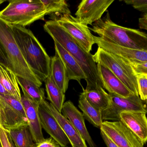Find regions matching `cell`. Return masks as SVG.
I'll list each match as a JSON object with an SVG mask.
<instances>
[{
    "instance_id": "obj_1",
    "label": "cell",
    "mask_w": 147,
    "mask_h": 147,
    "mask_svg": "<svg viewBox=\"0 0 147 147\" xmlns=\"http://www.w3.org/2000/svg\"><path fill=\"white\" fill-rule=\"evenodd\" d=\"M44 28L53 41L61 45L78 63L86 77L85 90L103 88L98 76L97 64L91 53L86 51L56 21L50 20L46 22Z\"/></svg>"
},
{
    "instance_id": "obj_2",
    "label": "cell",
    "mask_w": 147,
    "mask_h": 147,
    "mask_svg": "<svg viewBox=\"0 0 147 147\" xmlns=\"http://www.w3.org/2000/svg\"><path fill=\"white\" fill-rule=\"evenodd\" d=\"M14 37L22 54L34 74L45 82L50 73L51 58L31 30L12 26Z\"/></svg>"
},
{
    "instance_id": "obj_3",
    "label": "cell",
    "mask_w": 147,
    "mask_h": 147,
    "mask_svg": "<svg viewBox=\"0 0 147 147\" xmlns=\"http://www.w3.org/2000/svg\"><path fill=\"white\" fill-rule=\"evenodd\" d=\"M90 29L108 42L127 48L147 51L146 33L117 25L111 20L109 13Z\"/></svg>"
},
{
    "instance_id": "obj_4",
    "label": "cell",
    "mask_w": 147,
    "mask_h": 147,
    "mask_svg": "<svg viewBox=\"0 0 147 147\" xmlns=\"http://www.w3.org/2000/svg\"><path fill=\"white\" fill-rule=\"evenodd\" d=\"M0 46L7 56L9 68L17 77L26 79L39 87L41 82L24 59L14 37L12 26L0 17Z\"/></svg>"
},
{
    "instance_id": "obj_5",
    "label": "cell",
    "mask_w": 147,
    "mask_h": 147,
    "mask_svg": "<svg viewBox=\"0 0 147 147\" xmlns=\"http://www.w3.org/2000/svg\"><path fill=\"white\" fill-rule=\"evenodd\" d=\"M46 11L40 0H12L0 11V17L11 26L26 27L45 20Z\"/></svg>"
},
{
    "instance_id": "obj_6",
    "label": "cell",
    "mask_w": 147,
    "mask_h": 147,
    "mask_svg": "<svg viewBox=\"0 0 147 147\" xmlns=\"http://www.w3.org/2000/svg\"><path fill=\"white\" fill-rule=\"evenodd\" d=\"M93 58L109 69L136 96H139L136 75L129 63L118 56L98 47Z\"/></svg>"
},
{
    "instance_id": "obj_7",
    "label": "cell",
    "mask_w": 147,
    "mask_h": 147,
    "mask_svg": "<svg viewBox=\"0 0 147 147\" xmlns=\"http://www.w3.org/2000/svg\"><path fill=\"white\" fill-rule=\"evenodd\" d=\"M0 119L1 127L6 131L28 125L21 100L10 95L0 94Z\"/></svg>"
},
{
    "instance_id": "obj_8",
    "label": "cell",
    "mask_w": 147,
    "mask_h": 147,
    "mask_svg": "<svg viewBox=\"0 0 147 147\" xmlns=\"http://www.w3.org/2000/svg\"><path fill=\"white\" fill-rule=\"evenodd\" d=\"M56 21L65 31L88 53H90L95 43L92 35L87 25L80 22L71 14L61 15L51 18Z\"/></svg>"
},
{
    "instance_id": "obj_9",
    "label": "cell",
    "mask_w": 147,
    "mask_h": 147,
    "mask_svg": "<svg viewBox=\"0 0 147 147\" xmlns=\"http://www.w3.org/2000/svg\"><path fill=\"white\" fill-rule=\"evenodd\" d=\"M109 94V104L102 111L103 121H121L120 114L125 111H140L147 114L145 104L139 96L134 95L128 98H123L114 94Z\"/></svg>"
},
{
    "instance_id": "obj_10",
    "label": "cell",
    "mask_w": 147,
    "mask_h": 147,
    "mask_svg": "<svg viewBox=\"0 0 147 147\" xmlns=\"http://www.w3.org/2000/svg\"><path fill=\"white\" fill-rule=\"evenodd\" d=\"M100 129L118 147H143V142L121 121H103Z\"/></svg>"
},
{
    "instance_id": "obj_11",
    "label": "cell",
    "mask_w": 147,
    "mask_h": 147,
    "mask_svg": "<svg viewBox=\"0 0 147 147\" xmlns=\"http://www.w3.org/2000/svg\"><path fill=\"white\" fill-rule=\"evenodd\" d=\"M114 0H83L75 13L76 18L85 25H91L102 18Z\"/></svg>"
},
{
    "instance_id": "obj_12",
    "label": "cell",
    "mask_w": 147,
    "mask_h": 147,
    "mask_svg": "<svg viewBox=\"0 0 147 147\" xmlns=\"http://www.w3.org/2000/svg\"><path fill=\"white\" fill-rule=\"evenodd\" d=\"M95 43L98 47L120 57L129 63L147 62V51L127 48L106 41L98 36H94Z\"/></svg>"
},
{
    "instance_id": "obj_13",
    "label": "cell",
    "mask_w": 147,
    "mask_h": 147,
    "mask_svg": "<svg viewBox=\"0 0 147 147\" xmlns=\"http://www.w3.org/2000/svg\"><path fill=\"white\" fill-rule=\"evenodd\" d=\"M38 112L42 128L61 147L70 144L57 121L47 109L43 101L39 104Z\"/></svg>"
},
{
    "instance_id": "obj_14",
    "label": "cell",
    "mask_w": 147,
    "mask_h": 147,
    "mask_svg": "<svg viewBox=\"0 0 147 147\" xmlns=\"http://www.w3.org/2000/svg\"><path fill=\"white\" fill-rule=\"evenodd\" d=\"M98 72L103 88L109 94L123 98L135 95L109 69L100 64H97Z\"/></svg>"
},
{
    "instance_id": "obj_15",
    "label": "cell",
    "mask_w": 147,
    "mask_h": 147,
    "mask_svg": "<svg viewBox=\"0 0 147 147\" xmlns=\"http://www.w3.org/2000/svg\"><path fill=\"white\" fill-rule=\"evenodd\" d=\"M21 102L24 106L28 126L35 144L45 140L42 133V127L38 112V104L32 101L26 96H22Z\"/></svg>"
},
{
    "instance_id": "obj_16",
    "label": "cell",
    "mask_w": 147,
    "mask_h": 147,
    "mask_svg": "<svg viewBox=\"0 0 147 147\" xmlns=\"http://www.w3.org/2000/svg\"><path fill=\"white\" fill-rule=\"evenodd\" d=\"M62 114L69 120L80 136L86 142L90 147H96L85 124L83 114L75 107L72 102L68 101L64 104Z\"/></svg>"
},
{
    "instance_id": "obj_17",
    "label": "cell",
    "mask_w": 147,
    "mask_h": 147,
    "mask_svg": "<svg viewBox=\"0 0 147 147\" xmlns=\"http://www.w3.org/2000/svg\"><path fill=\"white\" fill-rule=\"evenodd\" d=\"M146 114L140 111H125L120 114V119L145 144L147 141Z\"/></svg>"
},
{
    "instance_id": "obj_18",
    "label": "cell",
    "mask_w": 147,
    "mask_h": 147,
    "mask_svg": "<svg viewBox=\"0 0 147 147\" xmlns=\"http://www.w3.org/2000/svg\"><path fill=\"white\" fill-rule=\"evenodd\" d=\"M45 106L51 114L55 117L64 133L69 141L72 147H87L86 142L81 137L70 122L59 113L51 103L46 100L43 101Z\"/></svg>"
},
{
    "instance_id": "obj_19",
    "label": "cell",
    "mask_w": 147,
    "mask_h": 147,
    "mask_svg": "<svg viewBox=\"0 0 147 147\" xmlns=\"http://www.w3.org/2000/svg\"><path fill=\"white\" fill-rule=\"evenodd\" d=\"M55 52L63 63L69 80L77 81L81 85V80L86 79L85 74L73 56L57 41H54Z\"/></svg>"
},
{
    "instance_id": "obj_20",
    "label": "cell",
    "mask_w": 147,
    "mask_h": 147,
    "mask_svg": "<svg viewBox=\"0 0 147 147\" xmlns=\"http://www.w3.org/2000/svg\"><path fill=\"white\" fill-rule=\"evenodd\" d=\"M50 74L56 84L65 94L68 89L69 80L64 64L56 52L55 55L51 58Z\"/></svg>"
},
{
    "instance_id": "obj_21",
    "label": "cell",
    "mask_w": 147,
    "mask_h": 147,
    "mask_svg": "<svg viewBox=\"0 0 147 147\" xmlns=\"http://www.w3.org/2000/svg\"><path fill=\"white\" fill-rule=\"evenodd\" d=\"M0 83L9 95L21 100L22 96L17 76L8 67L2 64H0Z\"/></svg>"
},
{
    "instance_id": "obj_22",
    "label": "cell",
    "mask_w": 147,
    "mask_h": 147,
    "mask_svg": "<svg viewBox=\"0 0 147 147\" xmlns=\"http://www.w3.org/2000/svg\"><path fill=\"white\" fill-rule=\"evenodd\" d=\"M78 107L84 117L94 127L100 129L103 122L102 111L90 104L82 93L80 96Z\"/></svg>"
},
{
    "instance_id": "obj_23",
    "label": "cell",
    "mask_w": 147,
    "mask_h": 147,
    "mask_svg": "<svg viewBox=\"0 0 147 147\" xmlns=\"http://www.w3.org/2000/svg\"><path fill=\"white\" fill-rule=\"evenodd\" d=\"M44 82L47 94V99L58 112L62 113L65 99V95L56 84L50 74Z\"/></svg>"
},
{
    "instance_id": "obj_24",
    "label": "cell",
    "mask_w": 147,
    "mask_h": 147,
    "mask_svg": "<svg viewBox=\"0 0 147 147\" xmlns=\"http://www.w3.org/2000/svg\"><path fill=\"white\" fill-rule=\"evenodd\" d=\"M17 82L22 90L23 95L32 101L39 104L45 100V89L43 88L26 79L19 77H17Z\"/></svg>"
},
{
    "instance_id": "obj_25",
    "label": "cell",
    "mask_w": 147,
    "mask_h": 147,
    "mask_svg": "<svg viewBox=\"0 0 147 147\" xmlns=\"http://www.w3.org/2000/svg\"><path fill=\"white\" fill-rule=\"evenodd\" d=\"M8 133L17 147H33L35 144L28 125L12 129Z\"/></svg>"
},
{
    "instance_id": "obj_26",
    "label": "cell",
    "mask_w": 147,
    "mask_h": 147,
    "mask_svg": "<svg viewBox=\"0 0 147 147\" xmlns=\"http://www.w3.org/2000/svg\"><path fill=\"white\" fill-rule=\"evenodd\" d=\"M82 93L90 104L102 111L105 109L109 104V94L104 88L89 91L83 89Z\"/></svg>"
},
{
    "instance_id": "obj_27",
    "label": "cell",
    "mask_w": 147,
    "mask_h": 147,
    "mask_svg": "<svg viewBox=\"0 0 147 147\" xmlns=\"http://www.w3.org/2000/svg\"><path fill=\"white\" fill-rule=\"evenodd\" d=\"M45 7L47 15L51 17L61 15L71 14L69 5L65 0H40Z\"/></svg>"
},
{
    "instance_id": "obj_28",
    "label": "cell",
    "mask_w": 147,
    "mask_h": 147,
    "mask_svg": "<svg viewBox=\"0 0 147 147\" xmlns=\"http://www.w3.org/2000/svg\"><path fill=\"white\" fill-rule=\"evenodd\" d=\"M139 96L142 102L147 100V75H136Z\"/></svg>"
},
{
    "instance_id": "obj_29",
    "label": "cell",
    "mask_w": 147,
    "mask_h": 147,
    "mask_svg": "<svg viewBox=\"0 0 147 147\" xmlns=\"http://www.w3.org/2000/svg\"><path fill=\"white\" fill-rule=\"evenodd\" d=\"M123 1L142 13L143 16L147 17V0H125Z\"/></svg>"
},
{
    "instance_id": "obj_30",
    "label": "cell",
    "mask_w": 147,
    "mask_h": 147,
    "mask_svg": "<svg viewBox=\"0 0 147 147\" xmlns=\"http://www.w3.org/2000/svg\"><path fill=\"white\" fill-rule=\"evenodd\" d=\"M0 140L3 147H17L9 136L8 132L0 126Z\"/></svg>"
},
{
    "instance_id": "obj_31",
    "label": "cell",
    "mask_w": 147,
    "mask_h": 147,
    "mask_svg": "<svg viewBox=\"0 0 147 147\" xmlns=\"http://www.w3.org/2000/svg\"><path fill=\"white\" fill-rule=\"evenodd\" d=\"M132 66L136 75H147V62L145 63H129Z\"/></svg>"
},
{
    "instance_id": "obj_32",
    "label": "cell",
    "mask_w": 147,
    "mask_h": 147,
    "mask_svg": "<svg viewBox=\"0 0 147 147\" xmlns=\"http://www.w3.org/2000/svg\"><path fill=\"white\" fill-rule=\"evenodd\" d=\"M33 147H61L51 137L45 139L38 144H34Z\"/></svg>"
},
{
    "instance_id": "obj_33",
    "label": "cell",
    "mask_w": 147,
    "mask_h": 147,
    "mask_svg": "<svg viewBox=\"0 0 147 147\" xmlns=\"http://www.w3.org/2000/svg\"><path fill=\"white\" fill-rule=\"evenodd\" d=\"M101 135L105 145L107 146V147H118V146L102 130H101Z\"/></svg>"
},
{
    "instance_id": "obj_34",
    "label": "cell",
    "mask_w": 147,
    "mask_h": 147,
    "mask_svg": "<svg viewBox=\"0 0 147 147\" xmlns=\"http://www.w3.org/2000/svg\"><path fill=\"white\" fill-rule=\"evenodd\" d=\"M0 64L4 65L9 68V64L7 56L1 46H0Z\"/></svg>"
},
{
    "instance_id": "obj_35",
    "label": "cell",
    "mask_w": 147,
    "mask_h": 147,
    "mask_svg": "<svg viewBox=\"0 0 147 147\" xmlns=\"http://www.w3.org/2000/svg\"><path fill=\"white\" fill-rule=\"evenodd\" d=\"M139 26L141 29L147 31V17H141L139 19Z\"/></svg>"
},
{
    "instance_id": "obj_36",
    "label": "cell",
    "mask_w": 147,
    "mask_h": 147,
    "mask_svg": "<svg viewBox=\"0 0 147 147\" xmlns=\"http://www.w3.org/2000/svg\"><path fill=\"white\" fill-rule=\"evenodd\" d=\"M0 94L3 95H9L8 92L6 91V90L4 89L3 86L1 84V83H0Z\"/></svg>"
},
{
    "instance_id": "obj_37",
    "label": "cell",
    "mask_w": 147,
    "mask_h": 147,
    "mask_svg": "<svg viewBox=\"0 0 147 147\" xmlns=\"http://www.w3.org/2000/svg\"><path fill=\"white\" fill-rule=\"evenodd\" d=\"M144 102V104H145V107H146V109L147 110V101H145Z\"/></svg>"
},
{
    "instance_id": "obj_38",
    "label": "cell",
    "mask_w": 147,
    "mask_h": 147,
    "mask_svg": "<svg viewBox=\"0 0 147 147\" xmlns=\"http://www.w3.org/2000/svg\"><path fill=\"white\" fill-rule=\"evenodd\" d=\"M5 1H4V0H0V5L2 3H4Z\"/></svg>"
},
{
    "instance_id": "obj_39",
    "label": "cell",
    "mask_w": 147,
    "mask_h": 147,
    "mask_svg": "<svg viewBox=\"0 0 147 147\" xmlns=\"http://www.w3.org/2000/svg\"><path fill=\"white\" fill-rule=\"evenodd\" d=\"M0 147H3L2 145L1 142V140H0Z\"/></svg>"
},
{
    "instance_id": "obj_40",
    "label": "cell",
    "mask_w": 147,
    "mask_h": 147,
    "mask_svg": "<svg viewBox=\"0 0 147 147\" xmlns=\"http://www.w3.org/2000/svg\"><path fill=\"white\" fill-rule=\"evenodd\" d=\"M0 126H1V119H0Z\"/></svg>"
},
{
    "instance_id": "obj_41",
    "label": "cell",
    "mask_w": 147,
    "mask_h": 147,
    "mask_svg": "<svg viewBox=\"0 0 147 147\" xmlns=\"http://www.w3.org/2000/svg\"></svg>"
}]
</instances>
